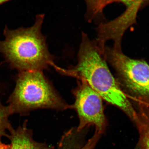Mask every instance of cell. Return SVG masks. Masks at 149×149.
Returning <instances> with one entry per match:
<instances>
[{
	"label": "cell",
	"mask_w": 149,
	"mask_h": 149,
	"mask_svg": "<svg viewBox=\"0 0 149 149\" xmlns=\"http://www.w3.org/2000/svg\"><path fill=\"white\" fill-rule=\"evenodd\" d=\"M106 61L96 40H90L83 32L77 64L66 69L58 66L55 69L63 75L85 80L103 100L120 109L134 122L136 110Z\"/></svg>",
	"instance_id": "obj_1"
},
{
	"label": "cell",
	"mask_w": 149,
	"mask_h": 149,
	"mask_svg": "<svg viewBox=\"0 0 149 149\" xmlns=\"http://www.w3.org/2000/svg\"><path fill=\"white\" fill-rule=\"evenodd\" d=\"M45 14L37 15L31 27L10 29L6 26L4 39L0 40V54L12 69L19 71H43L55 68L54 57L50 52L46 37L42 32Z\"/></svg>",
	"instance_id": "obj_2"
},
{
	"label": "cell",
	"mask_w": 149,
	"mask_h": 149,
	"mask_svg": "<svg viewBox=\"0 0 149 149\" xmlns=\"http://www.w3.org/2000/svg\"><path fill=\"white\" fill-rule=\"evenodd\" d=\"M15 80V87L7 102L11 115L27 116L37 109L73 108L62 98L43 71H19Z\"/></svg>",
	"instance_id": "obj_3"
},
{
	"label": "cell",
	"mask_w": 149,
	"mask_h": 149,
	"mask_svg": "<svg viewBox=\"0 0 149 149\" xmlns=\"http://www.w3.org/2000/svg\"><path fill=\"white\" fill-rule=\"evenodd\" d=\"M104 57L116 71L123 91L138 102L149 104V65L143 59H135L113 48L106 47Z\"/></svg>",
	"instance_id": "obj_4"
},
{
	"label": "cell",
	"mask_w": 149,
	"mask_h": 149,
	"mask_svg": "<svg viewBox=\"0 0 149 149\" xmlns=\"http://www.w3.org/2000/svg\"><path fill=\"white\" fill-rule=\"evenodd\" d=\"M77 80V87L72 90V93L75 100L72 107L79 118L77 131L80 132L85 127L93 125L95 128V132L101 135L107 126L103 99L85 80Z\"/></svg>",
	"instance_id": "obj_5"
},
{
	"label": "cell",
	"mask_w": 149,
	"mask_h": 149,
	"mask_svg": "<svg viewBox=\"0 0 149 149\" xmlns=\"http://www.w3.org/2000/svg\"><path fill=\"white\" fill-rule=\"evenodd\" d=\"M139 0H100L95 13V19L102 15L107 6L114 2L121 3L126 6L123 13L109 22L100 23L98 32L101 38L104 41L112 40L114 46L120 47L123 35L129 27L136 23L137 13L139 8Z\"/></svg>",
	"instance_id": "obj_6"
},
{
	"label": "cell",
	"mask_w": 149,
	"mask_h": 149,
	"mask_svg": "<svg viewBox=\"0 0 149 149\" xmlns=\"http://www.w3.org/2000/svg\"><path fill=\"white\" fill-rule=\"evenodd\" d=\"M8 132L6 137L10 141L9 149H51L45 143L34 140L32 130L27 127V120L16 129L12 127Z\"/></svg>",
	"instance_id": "obj_7"
},
{
	"label": "cell",
	"mask_w": 149,
	"mask_h": 149,
	"mask_svg": "<svg viewBox=\"0 0 149 149\" xmlns=\"http://www.w3.org/2000/svg\"><path fill=\"white\" fill-rule=\"evenodd\" d=\"M134 123L139 133V148L149 149V104L143 102L138 103Z\"/></svg>",
	"instance_id": "obj_8"
},
{
	"label": "cell",
	"mask_w": 149,
	"mask_h": 149,
	"mask_svg": "<svg viewBox=\"0 0 149 149\" xmlns=\"http://www.w3.org/2000/svg\"><path fill=\"white\" fill-rule=\"evenodd\" d=\"M10 116L8 106L4 105L0 102V143L3 137L7 136V132L12 127L9 119Z\"/></svg>",
	"instance_id": "obj_9"
},
{
	"label": "cell",
	"mask_w": 149,
	"mask_h": 149,
	"mask_svg": "<svg viewBox=\"0 0 149 149\" xmlns=\"http://www.w3.org/2000/svg\"><path fill=\"white\" fill-rule=\"evenodd\" d=\"M100 0H85L87 7L86 17L89 22L95 19L96 9Z\"/></svg>",
	"instance_id": "obj_10"
},
{
	"label": "cell",
	"mask_w": 149,
	"mask_h": 149,
	"mask_svg": "<svg viewBox=\"0 0 149 149\" xmlns=\"http://www.w3.org/2000/svg\"><path fill=\"white\" fill-rule=\"evenodd\" d=\"M101 134L95 132L93 137L89 139L84 146L80 149H95L96 144L100 138Z\"/></svg>",
	"instance_id": "obj_11"
},
{
	"label": "cell",
	"mask_w": 149,
	"mask_h": 149,
	"mask_svg": "<svg viewBox=\"0 0 149 149\" xmlns=\"http://www.w3.org/2000/svg\"><path fill=\"white\" fill-rule=\"evenodd\" d=\"M10 145H6V144L0 143V149H9Z\"/></svg>",
	"instance_id": "obj_12"
},
{
	"label": "cell",
	"mask_w": 149,
	"mask_h": 149,
	"mask_svg": "<svg viewBox=\"0 0 149 149\" xmlns=\"http://www.w3.org/2000/svg\"><path fill=\"white\" fill-rule=\"evenodd\" d=\"M146 0H139V3H138V6H139V8H141V5H142V3L144 2Z\"/></svg>",
	"instance_id": "obj_13"
},
{
	"label": "cell",
	"mask_w": 149,
	"mask_h": 149,
	"mask_svg": "<svg viewBox=\"0 0 149 149\" xmlns=\"http://www.w3.org/2000/svg\"><path fill=\"white\" fill-rule=\"evenodd\" d=\"M10 1L12 0H0V5Z\"/></svg>",
	"instance_id": "obj_14"
}]
</instances>
